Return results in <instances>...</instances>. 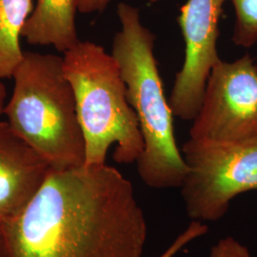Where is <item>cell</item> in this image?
<instances>
[{"label": "cell", "mask_w": 257, "mask_h": 257, "mask_svg": "<svg viewBox=\"0 0 257 257\" xmlns=\"http://www.w3.org/2000/svg\"><path fill=\"white\" fill-rule=\"evenodd\" d=\"M147 220L134 186L111 166L52 170L0 224V257H142Z\"/></svg>", "instance_id": "6da1fadb"}, {"label": "cell", "mask_w": 257, "mask_h": 257, "mask_svg": "<svg viewBox=\"0 0 257 257\" xmlns=\"http://www.w3.org/2000/svg\"><path fill=\"white\" fill-rule=\"evenodd\" d=\"M116 12L121 28L110 54L119 66L143 138L144 149L136 162L138 175L152 189H180L188 167L176 144L174 113L155 55L156 36L144 26L137 7L120 2Z\"/></svg>", "instance_id": "7a4b0ae2"}, {"label": "cell", "mask_w": 257, "mask_h": 257, "mask_svg": "<svg viewBox=\"0 0 257 257\" xmlns=\"http://www.w3.org/2000/svg\"><path fill=\"white\" fill-rule=\"evenodd\" d=\"M13 78L14 90L4 109L11 127L52 170L84 165L85 140L63 57L24 52Z\"/></svg>", "instance_id": "3957f363"}, {"label": "cell", "mask_w": 257, "mask_h": 257, "mask_svg": "<svg viewBox=\"0 0 257 257\" xmlns=\"http://www.w3.org/2000/svg\"><path fill=\"white\" fill-rule=\"evenodd\" d=\"M63 68L85 140V165L106 164L113 144L116 163H136L144 142L114 57L94 42L79 41L64 53Z\"/></svg>", "instance_id": "277c9868"}, {"label": "cell", "mask_w": 257, "mask_h": 257, "mask_svg": "<svg viewBox=\"0 0 257 257\" xmlns=\"http://www.w3.org/2000/svg\"><path fill=\"white\" fill-rule=\"evenodd\" d=\"M181 153L188 173L180 192L191 220L218 221L233 198L257 191V138L239 142L190 138Z\"/></svg>", "instance_id": "5b68a950"}, {"label": "cell", "mask_w": 257, "mask_h": 257, "mask_svg": "<svg viewBox=\"0 0 257 257\" xmlns=\"http://www.w3.org/2000/svg\"><path fill=\"white\" fill-rule=\"evenodd\" d=\"M190 138L239 142L257 138V64L248 54L215 65L205 86Z\"/></svg>", "instance_id": "8992f818"}, {"label": "cell", "mask_w": 257, "mask_h": 257, "mask_svg": "<svg viewBox=\"0 0 257 257\" xmlns=\"http://www.w3.org/2000/svg\"><path fill=\"white\" fill-rule=\"evenodd\" d=\"M226 1L187 0L180 8L177 23L185 43V57L169 99L174 115L180 119H194L208 77L221 60L217 40Z\"/></svg>", "instance_id": "52a82bcc"}, {"label": "cell", "mask_w": 257, "mask_h": 257, "mask_svg": "<svg viewBox=\"0 0 257 257\" xmlns=\"http://www.w3.org/2000/svg\"><path fill=\"white\" fill-rule=\"evenodd\" d=\"M52 168L0 120V222L17 214L35 196Z\"/></svg>", "instance_id": "ba28073f"}, {"label": "cell", "mask_w": 257, "mask_h": 257, "mask_svg": "<svg viewBox=\"0 0 257 257\" xmlns=\"http://www.w3.org/2000/svg\"><path fill=\"white\" fill-rule=\"evenodd\" d=\"M76 12V0H37L21 37L31 45H52L66 53L80 41L75 23Z\"/></svg>", "instance_id": "9c48e42d"}, {"label": "cell", "mask_w": 257, "mask_h": 257, "mask_svg": "<svg viewBox=\"0 0 257 257\" xmlns=\"http://www.w3.org/2000/svg\"><path fill=\"white\" fill-rule=\"evenodd\" d=\"M33 13V0H0V79L13 77L23 59L22 29Z\"/></svg>", "instance_id": "30bf717a"}, {"label": "cell", "mask_w": 257, "mask_h": 257, "mask_svg": "<svg viewBox=\"0 0 257 257\" xmlns=\"http://www.w3.org/2000/svg\"><path fill=\"white\" fill-rule=\"evenodd\" d=\"M235 22L231 40L236 46L248 49L257 44V0H230Z\"/></svg>", "instance_id": "8fae6325"}, {"label": "cell", "mask_w": 257, "mask_h": 257, "mask_svg": "<svg viewBox=\"0 0 257 257\" xmlns=\"http://www.w3.org/2000/svg\"><path fill=\"white\" fill-rule=\"evenodd\" d=\"M209 233V227L206 223L199 221H192L188 228L181 232L175 241L167 248L165 251L159 257H175L177 252L193 242V240L202 237Z\"/></svg>", "instance_id": "7c38bea8"}, {"label": "cell", "mask_w": 257, "mask_h": 257, "mask_svg": "<svg viewBox=\"0 0 257 257\" xmlns=\"http://www.w3.org/2000/svg\"><path fill=\"white\" fill-rule=\"evenodd\" d=\"M210 257H253L248 248L238 240L227 236L220 239L211 250Z\"/></svg>", "instance_id": "4fadbf2b"}, {"label": "cell", "mask_w": 257, "mask_h": 257, "mask_svg": "<svg viewBox=\"0 0 257 257\" xmlns=\"http://www.w3.org/2000/svg\"><path fill=\"white\" fill-rule=\"evenodd\" d=\"M77 11L81 14L101 13V0H76Z\"/></svg>", "instance_id": "5bb4252c"}, {"label": "cell", "mask_w": 257, "mask_h": 257, "mask_svg": "<svg viewBox=\"0 0 257 257\" xmlns=\"http://www.w3.org/2000/svg\"><path fill=\"white\" fill-rule=\"evenodd\" d=\"M6 96H7L6 87L0 81V115L4 113V109L6 105Z\"/></svg>", "instance_id": "9a60e30c"}, {"label": "cell", "mask_w": 257, "mask_h": 257, "mask_svg": "<svg viewBox=\"0 0 257 257\" xmlns=\"http://www.w3.org/2000/svg\"><path fill=\"white\" fill-rule=\"evenodd\" d=\"M161 0H148V2L150 4H156L157 2H159ZM110 0H101V12H103L104 10L106 9L108 7V5L110 4Z\"/></svg>", "instance_id": "2e32d148"}, {"label": "cell", "mask_w": 257, "mask_h": 257, "mask_svg": "<svg viewBox=\"0 0 257 257\" xmlns=\"http://www.w3.org/2000/svg\"><path fill=\"white\" fill-rule=\"evenodd\" d=\"M0 224H1V222H0Z\"/></svg>", "instance_id": "e0dca14e"}]
</instances>
